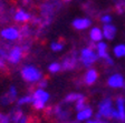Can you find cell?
Wrapping results in <instances>:
<instances>
[{"instance_id": "obj_1", "label": "cell", "mask_w": 125, "mask_h": 123, "mask_svg": "<svg viewBox=\"0 0 125 123\" xmlns=\"http://www.w3.org/2000/svg\"><path fill=\"white\" fill-rule=\"evenodd\" d=\"M21 77L27 82H38L42 79V74L38 69L31 67V66H27L21 70Z\"/></svg>"}, {"instance_id": "obj_2", "label": "cell", "mask_w": 125, "mask_h": 123, "mask_svg": "<svg viewBox=\"0 0 125 123\" xmlns=\"http://www.w3.org/2000/svg\"><path fill=\"white\" fill-rule=\"evenodd\" d=\"M49 99V94L45 92L42 89H38L32 95V103H34V108L37 110H40L45 107V103Z\"/></svg>"}, {"instance_id": "obj_3", "label": "cell", "mask_w": 125, "mask_h": 123, "mask_svg": "<svg viewBox=\"0 0 125 123\" xmlns=\"http://www.w3.org/2000/svg\"><path fill=\"white\" fill-rule=\"evenodd\" d=\"M76 64H77V57H76L75 52L73 53H69L67 57H66L64 61H62V70H72L76 67Z\"/></svg>"}, {"instance_id": "obj_4", "label": "cell", "mask_w": 125, "mask_h": 123, "mask_svg": "<svg viewBox=\"0 0 125 123\" xmlns=\"http://www.w3.org/2000/svg\"><path fill=\"white\" fill-rule=\"evenodd\" d=\"M107 84L111 88H122L124 87V79L120 73H115L111 75L107 80Z\"/></svg>"}, {"instance_id": "obj_5", "label": "cell", "mask_w": 125, "mask_h": 123, "mask_svg": "<svg viewBox=\"0 0 125 123\" xmlns=\"http://www.w3.org/2000/svg\"><path fill=\"white\" fill-rule=\"evenodd\" d=\"M21 56H22V48L15 47V48H12L11 51L9 52L8 60H9L11 63H18L20 58H21Z\"/></svg>"}, {"instance_id": "obj_6", "label": "cell", "mask_w": 125, "mask_h": 123, "mask_svg": "<svg viewBox=\"0 0 125 123\" xmlns=\"http://www.w3.org/2000/svg\"><path fill=\"white\" fill-rule=\"evenodd\" d=\"M116 34V27L111 25V23H106L103 27V36L106 38L107 40H113Z\"/></svg>"}, {"instance_id": "obj_7", "label": "cell", "mask_w": 125, "mask_h": 123, "mask_svg": "<svg viewBox=\"0 0 125 123\" xmlns=\"http://www.w3.org/2000/svg\"><path fill=\"white\" fill-rule=\"evenodd\" d=\"M92 21L87 18H77L73 21V27L77 30H83V29L88 28L91 26Z\"/></svg>"}, {"instance_id": "obj_8", "label": "cell", "mask_w": 125, "mask_h": 123, "mask_svg": "<svg viewBox=\"0 0 125 123\" xmlns=\"http://www.w3.org/2000/svg\"><path fill=\"white\" fill-rule=\"evenodd\" d=\"M1 37L8 40H16L19 38V31L16 28H7L1 31Z\"/></svg>"}, {"instance_id": "obj_9", "label": "cell", "mask_w": 125, "mask_h": 123, "mask_svg": "<svg viewBox=\"0 0 125 123\" xmlns=\"http://www.w3.org/2000/svg\"><path fill=\"white\" fill-rule=\"evenodd\" d=\"M117 111H118V120L125 121V100L122 97H118L116 100Z\"/></svg>"}, {"instance_id": "obj_10", "label": "cell", "mask_w": 125, "mask_h": 123, "mask_svg": "<svg viewBox=\"0 0 125 123\" xmlns=\"http://www.w3.org/2000/svg\"><path fill=\"white\" fill-rule=\"evenodd\" d=\"M97 77H98V74H97V71L95 69H89L88 71L86 72L85 74V78H84V81H85V83L87 85H92L95 83V81L97 80Z\"/></svg>"}, {"instance_id": "obj_11", "label": "cell", "mask_w": 125, "mask_h": 123, "mask_svg": "<svg viewBox=\"0 0 125 123\" xmlns=\"http://www.w3.org/2000/svg\"><path fill=\"white\" fill-rule=\"evenodd\" d=\"M89 37H91L92 41H94V42H99V41H102V39H103L104 36H103V31H102L99 28L95 27V28H93L91 30Z\"/></svg>"}, {"instance_id": "obj_12", "label": "cell", "mask_w": 125, "mask_h": 123, "mask_svg": "<svg viewBox=\"0 0 125 123\" xmlns=\"http://www.w3.org/2000/svg\"><path fill=\"white\" fill-rule=\"evenodd\" d=\"M97 49V54H98V58H103L105 59L106 57H108V53H107V44L99 41L98 44L96 47Z\"/></svg>"}, {"instance_id": "obj_13", "label": "cell", "mask_w": 125, "mask_h": 123, "mask_svg": "<svg viewBox=\"0 0 125 123\" xmlns=\"http://www.w3.org/2000/svg\"><path fill=\"white\" fill-rule=\"evenodd\" d=\"M92 114H93V111H92V109L86 108V109H84V110H82V111H78L77 120L78 121L88 120V119L92 116Z\"/></svg>"}, {"instance_id": "obj_14", "label": "cell", "mask_w": 125, "mask_h": 123, "mask_svg": "<svg viewBox=\"0 0 125 123\" xmlns=\"http://www.w3.org/2000/svg\"><path fill=\"white\" fill-rule=\"evenodd\" d=\"M97 59H98V54L94 53L93 56L88 57V58H81V61H82V63H83L85 67H91L92 64L96 61Z\"/></svg>"}, {"instance_id": "obj_15", "label": "cell", "mask_w": 125, "mask_h": 123, "mask_svg": "<svg viewBox=\"0 0 125 123\" xmlns=\"http://www.w3.org/2000/svg\"><path fill=\"white\" fill-rule=\"evenodd\" d=\"M15 19L17 21H28L30 20V15H28L23 10H18L15 16Z\"/></svg>"}, {"instance_id": "obj_16", "label": "cell", "mask_w": 125, "mask_h": 123, "mask_svg": "<svg viewBox=\"0 0 125 123\" xmlns=\"http://www.w3.org/2000/svg\"><path fill=\"white\" fill-rule=\"evenodd\" d=\"M21 118H22V112H21L20 109H16V110H13L10 114V119L13 123H18L19 121L21 120Z\"/></svg>"}, {"instance_id": "obj_17", "label": "cell", "mask_w": 125, "mask_h": 123, "mask_svg": "<svg viewBox=\"0 0 125 123\" xmlns=\"http://www.w3.org/2000/svg\"><path fill=\"white\" fill-rule=\"evenodd\" d=\"M113 52H114L116 58L124 57L125 56V44H118V46H116L114 48V50H113Z\"/></svg>"}, {"instance_id": "obj_18", "label": "cell", "mask_w": 125, "mask_h": 123, "mask_svg": "<svg viewBox=\"0 0 125 123\" xmlns=\"http://www.w3.org/2000/svg\"><path fill=\"white\" fill-rule=\"evenodd\" d=\"M84 98L83 94H79V93H70L67 97L65 98V102H74V101H77L79 99Z\"/></svg>"}, {"instance_id": "obj_19", "label": "cell", "mask_w": 125, "mask_h": 123, "mask_svg": "<svg viewBox=\"0 0 125 123\" xmlns=\"http://www.w3.org/2000/svg\"><path fill=\"white\" fill-rule=\"evenodd\" d=\"M88 108L87 105H86V99L85 97L82 98V99H79V100H77V103H76V110L77 111H82L84 110V109Z\"/></svg>"}, {"instance_id": "obj_20", "label": "cell", "mask_w": 125, "mask_h": 123, "mask_svg": "<svg viewBox=\"0 0 125 123\" xmlns=\"http://www.w3.org/2000/svg\"><path fill=\"white\" fill-rule=\"evenodd\" d=\"M94 53H95V52H94L93 49L85 48V49H83V50L81 51V58H88V57L93 56Z\"/></svg>"}, {"instance_id": "obj_21", "label": "cell", "mask_w": 125, "mask_h": 123, "mask_svg": "<svg viewBox=\"0 0 125 123\" xmlns=\"http://www.w3.org/2000/svg\"><path fill=\"white\" fill-rule=\"evenodd\" d=\"M116 11L120 15L125 12V0H120L116 2Z\"/></svg>"}, {"instance_id": "obj_22", "label": "cell", "mask_w": 125, "mask_h": 123, "mask_svg": "<svg viewBox=\"0 0 125 123\" xmlns=\"http://www.w3.org/2000/svg\"><path fill=\"white\" fill-rule=\"evenodd\" d=\"M98 107H99V109L109 108V107H112V100L108 99V98H106V99H104V100H102L101 102H99Z\"/></svg>"}, {"instance_id": "obj_23", "label": "cell", "mask_w": 125, "mask_h": 123, "mask_svg": "<svg viewBox=\"0 0 125 123\" xmlns=\"http://www.w3.org/2000/svg\"><path fill=\"white\" fill-rule=\"evenodd\" d=\"M60 69H62V66H60L58 62H54V63H52L49 66V71L52 72V73H56V72H58Z\"/></svg>"}, {"instance_id": "obj_24", "label": "cell", "mask_w": 125, "mask_h": 123, "mask_svg": "<svg viewBox=\"0 0 125 123\" xmlns=\"http://www.w3.org/2000/svg\"><path fill=\"white\" fill-rule=\"evenodd\" d=\"M30 102H32V97H30V95L23 97V98H21V99H19L18 100V104L19 105L26 104V103H30Z\"/></svg>"}, {"instance_id": "obj_25", "label": "cell", "mask_w": 125, "mask_h": 123, "mask_svg": "<svg viewBox=\"0 0 125 123\" xmlns=\"http://www.w3.org/2000/svg\"><path fill=\"white\" fill-rule=\"evenodd\" d=\"M64 48V44L62 42H52V49L54 51H60Z\"/></svg>"}, {"instance_id": "obj_26", "label": "cell", "mask_w": 125, "mask_h": 123, "mask_svg": "<svg viewBox=\"0 0 125 123\" xmlns=\"http://www.w3.org/2000/svg\"><path fill=\"white\" fill-rule=\"evenodd\" d=\"M9 97H10L11 101H13L17 97V91H16V88L15 87H10V90H9V92H8Z\"/></svg>"}, {"instance_id": "obj_27", "label": "cell", "mask_w": 125, "mask_h": 123, "mask_svg": "<svg viewBox=\"0 0 125 123\" xmlns=\"http://www.w3.org/2000/svg\"><path fill=\"white\" fill-rule=\"evenodd\" d=\"M101 21L104 23V25H106V23H111L112 22V17H111L109 15H105L101 18Z\"/></svg>"}, {"instance_id": "obj_28", "label": "cell", "mask_w": 125, "mask_h": 123, "mask_svg": "<svg viewBox=\"0 0 125 123\" xmlns=\"http://www.w3.org/2000/svg\"><path fill=\"white\" fill-rule=\"evenodd\" d=\"M47 85V81L46 80H42V81H40L38 83V89H42V88H45Z\"/></svg>"}, {"instance_id": "obj_29", "label": "cell", "mask_w": 125, "mask_h": 123, "mask_svg": "<svg viewBox=\"0 0 125 123\" xmlns=\"http://www.w3.org/2000/svg\"><path fill=\"white\" fill-rule=\"evenodd\" d=\"M105 61H106V63L109 64V66H113V64H114V61H113V59H112V58H111L109 56L105 58Z\"/></svg>"}, {"instance_id": "obj_30", "label": "cell", "mask_w": 125, "mask_h": 123, "mask_svg": "<svg viewBox=\"0 0 125 123\" xmlns=\"http://www.w3.org/2000/svg\"><path fill=\"white\" fill-rule=\"evenodd\" d=\"M87 123H104L103 121H101V120H96V121H87Z\"/></svg>"}, {"instance_id": "obj_31", "label": "cell", "mask_w": 125, "mask_h": 123, "mask_svg": "<svg viewBox=\"0 0 125 123\" xmlns=\"http://www.w3.org/2000/svg\"><path fill=\"white\" fill-rule=\"evenodd\" d=\"M3 64H5V63H3V59L1 58V59H0V68L3 67Z\"/></svg>"}, {"instance_id": "obj_32", "label": "cell", "mask_w": 125, "mask_h": 123, "mask_svg": "<svg viewBox=\"0 0 125 123\" xmlns=\"http://www.w3.org/2000/svg\"><path fill=\"white\" fill-rule=\"evenodd\" d=\"M69 123H76V122H69Z\"/></svg>"}]
</instances>
